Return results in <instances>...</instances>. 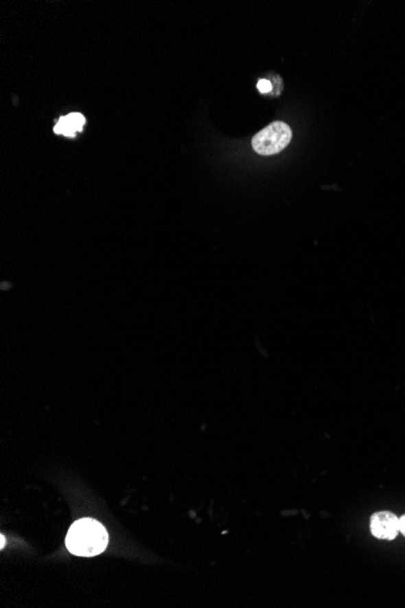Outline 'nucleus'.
<instances>
[{
	"label": "nucleus",
	"mask_w": 405,
	"mask_h": 608,
	"mask_svg": "<svg viewBox=\"0 0 405 608\" xmlns=\"http://www.w3.org/2000/svg\"><path fill=\"white\" fill-rule=\"evenodd\" d=\"M108 544V533L94 519L76 521L66 536V548L73 555L93 557L102 554Z\"/></svg>",
	"instance_id": "obj_1"
},
{
	"label": "nucleus",
	"mask_w": 405,
	"mask_h": 608,
	"mask_svg": "<svg viewBox=\"0 0 405 608\" xmlns=\"http://www.w3.org/2000/svg\"><path fill=\"white\" fill-rule=\"evenodd\" d=\"M292 131L284 122H275L259 131L253 137L251 145L256 153L261 156H272L286 150L290 144Z\"/></svg>",
	"instance_id": "obj_2"
},
{
	"label": "nucleus",
	"mask_w": 405,
	"mask_h": 608,
	"mask_svg": "<svg viewBox=\"0 0 405 608\" xmlns=\"http://www.w3.org/2000/svg\"><path fill=\"white\" fill-rule=\"evenodd\" d=\"M370 530L376 538L392 541L400 533V519L390 511H380L371 516Z\"/></svg>",
	"instance_id": "obj_3"
},
{
	"label": "nucleus",
	"mask_w": 405,
	"mask_h": 608,
	"mask_svg": "<svg viewBox=\"0 0 405 608\" xmlns=\"http://www.w3.org/2000/svg\"><path fill=\"white\" fill-rule=\"evenodd\" d=\"M85 124H86L85 117L78 112H73V113L61 117L58 120V124L55 125V128H54V133L56 135H63L74 139L78 133L83 131Z\"/></svg>",
	"instance_id": "obj_4"
},
{
	"label": "nucleus",
	"mask_w": 405,
	"mask_h": 608,
	"mask_svg": "<svg viewBox=\"0 0 405 608\" xmlns=\"http://www.w3.org/2000/svg\"><path fill=\"white\" fill-rule=\"evenodd\" d=\"M257 89L260 90V93H262V94H267V93H270V90H272V84L267 79H261L260 82L257 83Z\"/></svg>",
	"instance_id": "obj_5"
},
{
	"label": "nucleus",
	"mask_w": 405,
	"mask_h": 608,
	"mask_svg": "<svg viewBox=\"0 0 405 608\" xmlns=\"http://www.w3.org/2000/svg\"><path fill=\"white\" fill-rule=\"evenodd\" d=\"M400 530L405 536V515L400 519Z\"/></svg>",
	"instance_id": "obj_6"
}]
</instances>
